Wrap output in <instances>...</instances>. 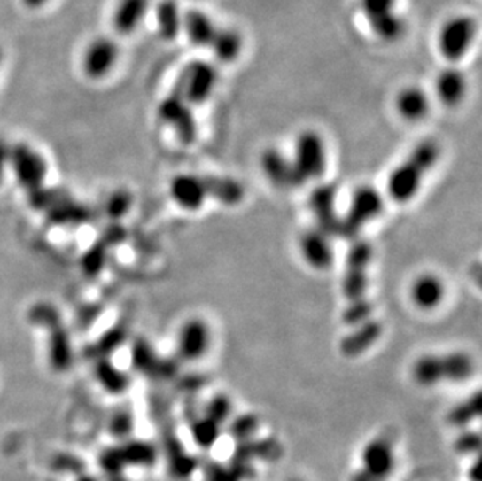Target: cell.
Returning a JSON list of instances; mask_svg holds the SVG:
<instances>
[{
  "mask_svg": "<svg viewBox=\"0 0 482 481\" xmlns=\"http://www.w3.org/2000/svg\"><path fill=\"white\" fill-rule=\"evenodd\" d=\"M440 159V145L434 139L418 143L408 159L391 172L387 178V194L397 204H408L417 196L424 178Z\"/></svg>",
  "mask_w": 482,
  "mask_h": 481,
  "instance_id": "obj_1",
  "label": "cell"
},
{
  "mask_svg": "<svg viewBox=\"0 0 482 481\" xmlns=\"http://www.w3.org/2000/svg\"><path fill=\"white\" fill-rule=\"evenodd\" d=\"M475 372V361L465 352L422 355L412 366V376L420 386L430 388L443 382H465Z\"/></svg>",
  "mask_w": 482,
  "mask_h": 481,
  "instance_id": "obj_2",
  "label": "cell"
},
{
  "mask_svg": "<svg viewBox=\"0 0 482 481\" xmlns=\"http://www.w3.org/2000/svg\"><path fill=\"white\" fill-rule=\"evenodd\" d=\"M478 35V20L471 14H455L437 32V49L451 65L465 58Z\"/></svg>",
  "mask_w": 482,
  "mask_h": 481,
  "instance_id": "obj_3",
  "label": "cell"
},
{
  "mask_svg": "<svg viewBox=\"0 0 482 481\" xmlns=\"http://www.w3.org/2000/svg\"><path fill=\"white\" fill-rule=\"evenodd\" d=\"M35 323L49 330V361L53 370L66 372L74 361L71 337L51 305H36L30 313Z\"/></svg>",
  "mask_w": 482,
  "mask_h": 481,
  "instance_id": "obj_4",
  "label": "cell"
},
{
  "mask_svg": "<svg viewBox=\"0 0 482 481\" xmlns=\"http://www.w3.org/2000/svg\"><path fill=\"white\" fill-rule=\"evenodd\" d=\"M385 210L383 194L375 186H359L353 192L346 216L340 218L339 237L354 239L365 225L378 218Z\"/></svg>",
  "mask_w": 482,
  "mask_h": 481,
  "instance_id": "obj_5",
  "label": "cell"
},
{
  "mask_svg": "<svg viewBox=\"0 0 482 481\" xmlns=\"http://www.w3.org/2000/svg\"><path fill=\"white\" fill-rule=\"evenodd\" d=\"M372 245L362 239L353 243L346 255V272L342 278V294L346 299V304H359L369 300V268L372 263Z\"/></svg>",
  "mask_w": 482,
  "mask_h": 481,
  "instance_id": "obj_6",
  "label": "cell"
},
{
  "mask_svg": "<svg viewBox=\"0 0 482 481\" xmlns=\"http://www.w3.org/2000/svg\"><path fill=\"white\" fill-rule=\"evenodd\" d=\"M292 163L301 186L309 180L323 177L326 171V145L320 133L305 130L297 136Z\"/></svg>",
  "mask_w": 482,
  "mask_h": 481,
  "instance_id": "obj_7",
  "label": "cell"
},
{
  "mask_svg": "<svg viewBox=\"0 0 482 481\" xmlns=\"http://www.w3.org/2000/svg\"><path fill=\"white\" fill-rule=\"evenodd\" d=\"M158 116L164 124L172 127L180 143L190 145L196 143L197 122L192 112V106L183 94L182 85L176 80L169 96L158 106Z\"/></svg>",
  "mask_w": 482,
  "mask_h": 481,
  "instance_id": "obj_8",
  "label": "cell"
},
{
  "mask_svg": "<svg viewBox=\"0 0 482 481\" xmlns=\"http://www.w3.org/2000/svg\"><path fill=\"white\" fill-rule=\"evenodd\" d=\"M10 167L13 169L18 183L24 188V191L30 194V198L44 190V182L49 171L47 161L30 145H12Z\"/></svg>",
  "mask_w": 482,
  "mask_h": 481,
  "instance_id": "obj_9",
  "label": "cell"
},
{
  "mask_svg": "<svg viewBox=\"0 0 482 481\" xmlns=\"http://www.w3.org/2000/svg\"><path fill=\"white\" fill-rule=\"evenodd\" d=\"M120 47L118 41L106 35L92 38L82 53V71L92 81L105 80L118 66Z\"/></svg>",
  "mask_w": 482,
  "mask_h": 481,
  "instance_id": "obj_10",
  "label": "cell"
},
{
  "mask_svg": "<svg viewBox=\"0 0 482 481\" xmlns=\"http://www.w3.org/2000/svg\"><path fill=\"white\" fill-rule=\"evenodd\" d=\"M178 81L188 104L190 106H200L206 104L214 94L219 83V71L213 63L197 59L184 67Z\"/></svg>",
  "mask_w": 482,
  "mask_h": 481,
  "instance_id": "obj_11",
  "label": "cell"
},
{
  "mask_svg": "<svg viewBox=\"0 0 482 481\" xmlns=\"http://www.w3.org/2000/svg\"><path fill=\"white\" fill-rule=\"evenodd\" d=\"M309 208L317 229L328 237H339L340 218L338 213V190L331 183H320L309 196Z\"/></svg>",
  "mask_w": 482,
  "mask_h": 481,
  "instance_id": "obj_12",
  "label": "cell"
},
{
  "mask_svg": "<svg viewBox=\"0 0 482 481\" xmlns=\"http://www.w3.org/2000/svg\"><path fill=\"white\" fill-rule=\"evenodd\" d=\"M211 329L200 317H192L183 323L176 335V352L186 361L200 360L208 352Z\"/></svg>",
  "mask_w": 482,
  "mask_h": 481,
  "instance_id": "obj_13",
  "label": "cell"
},
{
  "mask_svg": "<svg viewBox=\"0 0 482 481\" xmlns=\"http://www.w3.org/2000/svg\"><path fill=\"white\" fill-rule=\"evenodd\" d=\"M170 198L186 212H197L206 204V188L203 175L180 174L172 178L169 186Z\"/></svg>",
  "mask_w": 482,
  "mask_h": 481,
  "instance_id": "obj_14",
  "label": "cell"
},
{
  "mask_svg": "<svg viewBox=\"0 0 482 481\" xmlns=\"http://www.w3.org/2000/svg\"><path fill=\"white\" fill-rule=\"evenodd\" d=\"M151 8L152 0H118L111 16V26L120 36H131L143 26Z\"/></svg>",
  "mask_w": 482,
  "mask_h": 481,
  "instance_id": "obj_15",
  "label": "cell"
},
{
  "mask_svg": "<svg viewBox=\"0 0 482 481\" xmlns=\"http://www.w3.org/2000/svg\"><path fill=\"white\" fill-rule=\"evenodd\" d=\"M323 231L317 227L307 230L300 237L301 257L315 270H326L331 268L334 261V249L331 241Z\"/></svg>",
  "mask_w": 482,
  "mask_h": 481,
  "instance_id": "obj_16",
  "label": "cell"
},
{
  "mask_svg": "<svg viewBox=\"0 0 482 481\" xmlns=\"http://www.w3.org/2000/svg\"><path fill=\"white\" fill-rule=\"evenodd\" d=\"M261 169L268 182L280 190L301 186L293 169L292 159H287L286 155H283L275 147L266 149L262 152Z\"/></svg>",
  "mask_w": 482,
  "mask_h": 481,
  "instance_id": "obj_17",
  "label": "cell"
},
{
  "mask_svg": "<svg viewBox=\"0 0 482 481\" xmlns=\"http://www.w3.org/2000/svg\"><path fill=\"white\" fill-rule=\"evenodd\" d=\"M383 335V327L378 321L369 319L365 322L352 327V331L342 337L340 341V353L344 356H359L373 347Z\"/></svg>",
  "mask_w": 482,
  "mask_h": 481,
  "instance_id": "obj_18",
  "label": "cell"
},
{
  "mask_svg": "<svg viewBox=\"0 0 482 481\" xmlns=\"http://www.w3.org/2000/svg\"><path fill=\"white\" fill-rule=\"evenodd\" d=\"M434 88L440 104L448 108H455L463 102L467 94V79L459 67H445L437 74Z\"/></svg>",
  "mask_w": 482,
  "mask_h": 481,
  "instance_id": "obj_19",
  "label": "cell"
},
{
  "mask_svg": "<svg viewBox=\"0 0 482 481\" xmlns=\"http://www.w3.org/2000/svg\"><path fill=\"white\" fill-rule=\"evenodd\" d=\"M219 27L215 20L202 10H190L183 14V32L190 44L196 47H208L217 35Z\"/></svg>",
  "mask_w": 482,
  "mask_h": 481,
  "instance_id": "obj_20",
  "label": "cell"
},
{
  "mask_svg": "<svg viewBox=\"0 0 482 481\" xmlns=\"http://www.w3.org/2000/svg\"><path fill=\"white\" fill-rule=\"evenodd\" d=\"M395 108L404 120L420 122L430 114V97L420 86H406L395 97Z\"/></svg>",
  "mask_w": 482,
  "mask_h": 481,
  "instance_id": "obj_21",
  "label": "cell"
},
{
  "mask_svg": "<svg viewBox=\"0 0 482 481\" xmlns=\"http://www.w3.org/2000/svg\"><path fill=\"white\" fill-rule=\"evenodd\" d=\"M445 299V284L440 277L434 274H422L418 275L411 286L412 304L417 306L418 310L432 311Z\"/></svg>",
  "mask_w": 482,
  "mask_h": 481,
  "instance_id": "obj_22",
  "label": "cell"
},
{
  "mask_svg": "<svg viewBox=\"0 0 482 481\" xmlns=\"http://www.w3.org/2000/svg\"><path fill=\"white\" fill-rule=\"evenodd\" d=\"M206 196L215 202L227 206H236L241 204L245 196V191L241 183L231 177H222V175H203Z\"/></svg>",
  "mask_w": 482,
  "mask_h": 481,
  "instance_id": "obj_23",
  "label": "cell"
},
{
  "mask_svg": "<svg viewBox=\"0 0 482 481\" xmlns=\"http://www.w3.org/2000/svg\"><path fill=\"white\" fill-rule=\"evenodd\" d=\"M365 474L369 478L365 481H379L385 478V475L392 470V448L385 439H377L369 447L365 448L364 454Z\"/></svg>",
  "mask_w": 482,
  "mask_h": 481,
  "instance_id": "obj_24",
  "label": "cell"
},
{
  "mask_svg": "<svg viewBox=\"0 0 482 481\" xmlns=\"http://www.w3.org/2000/svg\"><path fill=\"white\" fill-rule=\"evenodd\" d=\"M209 49L214 53L215 58L221 63L229 65L239 58L244 50V38L241 32L231 27H219L214 40Z\"/></svg>",
  "mask_w": 482,
  "mask_h": 481,
  "instance_id": "obj_25",
  "label": "cell"
},
{
  "mask_svg": "<svg viewBox=\"0 0 482 481\" xmlns=\"http://www.w3.org/2000/svg\"><path fill=\"white\" fill-rule=\"evenodd\" d=\"M155 22L164 41H174L183 32V13L176 0H161L155 8Z\"/></svg>",
  "mask_w": 482,
  "mask_h": 481,
  "instance_id": "obj_26",
  "label": "cell"
},
{
  "mask_svg": "<svg viewBox=\"0 0 482 481\" xmlns=\"http://www.w3.org/2000/svg\"><path fill=\"white\" fill-rule=\"evenodd\" d=\"M94 374L106 392L111 394H122L130 384L128 376L111 363L110 360H100L94 368Z\"/></svg>",
  "mask_w": 482,
  "mask_h": 481,
  "instance_id": "obj_27",
  "label": "cell"
},
{
  "mask_svg": "<svg viewBox=\"0 0 482 481\" xmlns=\"http://www.w3.org/2000/svg\"><path fill=\"white\" fill-rule=\"evenodd\" d=\"M131 361L135 364V368L144 372V374L170 372L169 364L164 363L163 360H159L157 353L145 341H139V343L135 344V349L131 353Z\"/></svg>",
  "mask_w": 482,
  "mask_h": 481,
  "instance_id": "obj_28",
  "label": "cell"
},
{
  "mask_svg": "<svg viewBox=\"0 0 482 481\" xmlns=\"http://www.w3.org/2000/svg\"><path fill=\"white\" fill-rule=\"evenodd\" d=\"M361 10L369 26L397 16V0H361Z\"/></svg>",
  "mask_w": 482,
  "mask_h": 481,
  "instance_id": "obj_29",
  "label": "cell"
},
{
  "mask_svg": "<svg viewBox=\"0 0 482 481\" xmlns=\"http://www.w3.org/2000/svg\"><path fill=\"white\" fill-rule=\"evenodd\" d=\"M131 206H133L131 192L128 190H116L111 194L110 198H106L105 213L111 219L119 221V219L124 218L125 214H128Z\"/></svg>",
  "mask_w": 482,
  "mask_h": 481,
  "instance_id": "obj_30",
  "label": "cell"
},
{
  "mask_svg": "<svg viewBox=\"0 0 482 481\" xmlns=\"http://www.w3.org/2000/svg\"><path fill=\"white\" fill-rule=\"evenodd\" d=\"M373 316V305L370 300H364L359 304H346V310L342 313V321L346 327H356L359 323L365 322Z\"/></svg>",
  "mask_w": 482,
  "mask_h": 481,
  "instance_id": "obj_31",
  "label": "cell"
},
{
  "mask_svg": "<svg viewBox=\"0 0 482 481\" xmlns=\"http://www.w3.org/2000/svg\"><path fill=\"white\" fill-rule=\"evenodd\" d=\"M478 415H479V394H475L473 399L457 405L456 408L451 411L450 421L456 425H463L475 419Z\"/></svg>",
  "mask_w": 482,
  "mask_h": 481,
  "instance_id": "obj_32",
  "label": "cell"
},
{
  "mask_svg": "<svg viewBox=\"0 0 482 481\" xmlns=\"http://www.w3.org/2000/svg\"><path fill=\"white\" fill-rule=\"evenodd\" d=\"M192 430H194V438L202 447H211L214 444L217 438V423H213L206 415L205 419L194 423Z\"/></svg>",
  "mask_w": 482,
  "mask_h": 481,
  "instance_id": "obj_33",
  "label": "cell"
},
{
  "mask_svg": "<svg viewBox=\"0 0 482 481\" xmlns=\"http://www.w3.org/2000/svg\"><path fill=\"white\" fill-rule=\"evenodd\" d=\"M229 409H231V403L225 396H215L211 402L208 403V409H206V417H209L213 423H225L227 417L229 415Z\"/></svg>",
  "mask_w": 482,
  "mask_h": 481,
  "instance_id": "obj_34",
  "label": "cell"
},
{
  "mask_svg": "<svg viewBox=\"0 0 482 481\" xmlns=\"http://www.w3.org/2000/svg\"><path fill=\"white\" fill-rule=\"evenodd\" d=\"M10 152H12V145L8 144L7 139L0 136V185H2L5 171L10 166Z\"/></svg>",
  "mask_w": 482,
  "mask_h": 481,
  "instance_id": "obj_35",
  "label": "cell"
},
{
  "mask_svg": "<svg viewBox=\"0 0 482 481\" xmlns=\"http://www.w3.org/2000/svg\"><path fill=\"white\" fill-rule=\"evenodd\" d=\"M52 0H20L22 7L28 10V12H41L51 4Z\"/></svg>",
  "mask_w": 482,
  "mask_h": 481,
  "instance_id": "obj_36",
  "label": "cell"
},
{
  "mask_svg": "<svg viewBox=\"0 0 482 481\" xmlns=\"http://www.w3.org/2000/svg\"><path fill=\"white\" fill-rule=\"evenodd\" d=\"M4 59H5V50H4V46L0 44V67L4 65Z\"/></svg>",
  "mask_w": 482,
  "mask_h": 481,
  "instance_id": "obj_37",
  "label": "cell"
},
{
  "mask_svg": "<svg viewBox=\"0 0 482 481\" xmlns=\"http://www.w3.org/2000/svg\"><path fill=\"white\" fill-rule=\"evenodd\" d=\"M80 481H96V480H92V478H82V480Z\"/></svg>",
  "mask_w": 482,
  "mask_h": 481,
  "instance_id": "obj_38",
  "label": "cell"
}]
</instances>
